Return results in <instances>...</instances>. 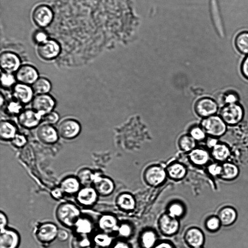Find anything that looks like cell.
<instances>
[{
  "label": "cell",
  "instance_id": "816d5d0a",
  "mask_svg": "<svg viewBox=\"0 0 248 248\" xmlns=\"http://www.w3.org/2000/svg\"><path fill=\"white\" fill-rule=\"evenodd\" d=\"M69 237V232L64 229L59 228L57 239L61 242L67 241Z\"/></svg>",
  "mask_w": 248,
  "mask_h": 248
},
{
  "label": "cell",
  "instance_id": "7dc6e473",
  "mask_svg": "<svg viewBox=\"0 0 248 248\" xmlns=\"http://www.w3.org/2000/svg\"><path fill=\"white\" fill-rule=\"evenodd\" d=\"M153 248H177L173 242L168 239H160Z\"/></svg>",
  "mask_w": 248,
  "mask_h": 248
},
{
  "label": "cell",
  "instance_id": "7bdbcfd3",
  "mask_svg": "<svg viewBox=\"0 0 248 248\" xmlns=\"http://www.w3.org/2000/svg\"><path fill=\"white\" fill-rule=\"evenodd\" d=\"M10 142L15 147L21 148L27 144L28 140L24 134L18 132Z\"/></svg>",
  "mask_w": 248,
  "mask_h": 248
},
{
  "label": "cell",
  "instance_id": "db71d44e",
  "mask_svg": "<svg viewBox=\"0 0 248 248\" xmlns=\"http://www.w3.org/2000/svg\"><path fill=\"white\" fill-rule=\"evenodd\" d=\"M241 71L243 76L248 79V55L242 62Z\"/></svg>",
  "mask_w": 248,
  "mask_h": 248
},
{
  "label": "cell",
  "instance_id": "d6a6232c",
  "mask_svg": "<svg viewBox=\"0 0 248 248\" xmlns=\"http://www.w3.org/2000/svg\"><path fill=\"white\" fill-rule=\"evenodd\" d=\"M35 95L49 93L52 89L51 81L46 78L40 77L32 85Z\"/></svg>",
  "mask_w": 248,
  "mask_h": 248
},
{
  "label": "cell",
  "instance_id": "681fc988",
  "mask_svg": "<svg viewBox=\"0 0 248 248\" xmlns=\"http://www.w3.org/2000/svg\"><path fill=\"white\" fill-rule=\"evenodd\" d=\"M50 196L54 200L60 201L63 199L65 195L58 186L51 190Z\"/></svg>",
  "mask_w": 248,
  "mask_h": 248
},
{
  "label": "cell",
  "instance_id": "f5cc1de1",
  "mask_svg": "<svg viewBox=\"0 0 248 248\" xmlns=\"http://www.w3.org/2000/svg\"><path fill=\"white\" fill-rule=\"evenodd\" d=\"M8 219L6 214L1 211L0 212V230H2L8 227Z\"/></svg>",
  "mask_w": 248,
  "mask_h": 248
},
{
  "label": "cell",
  "instance_id": "4316f807",
  "mask_svg": "<svg viewBox=\"0 0 248 248\" xmlns=\"http://www.w3.org/2000/svg\"><path fill=\"white\" fill-rule=\"evenodd\" d=\"M65 196H75L82 186L76 175H69L63 178L59 185Z\"/></svg>",
  "mask_w": 248,
  "mask_h": 248
},
{
  "label": "cell",
  "instance_id": "8d00e7d4",
  "mask_svg": "<svg viewBox=\"0 0 248 248\" xmlns=\"http://www.w3.org/2000/svg\"><path fill=\"white\" fill-rule=\"evenodd\" d=\"M24 106L12 97L6 101L3 108L8 115L17 117L24 109Z\"/></svg>",
  "mask_w": 248,
  "mask_h": 248
},
{
  "label": "cell",
  "instance_id": "b9f144b4",
  "mask_svg": "<svg viewBox=\"0 0 248 248\" xmlns=\"http://www.w3.org/2000/svg\"><path fill=\"white\" fill-rule=\"evenodd\" d=\"M1 88L4 89H12L17 82L14 73L1 71Z\"/></svg>",
  "mask_w": 248,
  "mask_h": 248
},
{
  "label": "cell",
  "instance_id": "f546056e",
  "mask_svg": "<svg viewBox=\"0 0 248 248\" xmlns=\"http://www.w3.org/2000/svg\"><path fill=\"white\" fill-rule=\"evenodd\" d=\"M135 232V226L131 221L127 220H122L120 221L115 237L129 241L134 236Z\"/></svg>",
  "mask_w": 248,
  "mask_h": 248
},
{
  "label": "cell",
  "instance_id": "5b68a950",
  "mask_svg": "<svg viewBox=\"0 0 248 248\" xmlns=\"http://www.w3.org/2000/svg\"><path fill=\"white\" fill-rule=\"evenodd\" d=\"M60 138L71 140L77 138L81 131V126L77 119L67 117L59 121L57 127Z\"/></svg>",
  "mask_w": 248,
  "mask_h": 248
},
{
  "label": "cell",
  "instance_id": "44dd1931",
  "mask_svg": "<svg viewBox=\"0 0 248 248\" xmlns=\"http://www.w3.org/2000/svg\"><path fill=\"white\" fill-rule=\"evenodd\" d=\"M34 96L31 85L17 82L12 89V97L24 106L31 103Z\"/></svg>",
  "mask_w": 248,
  "mask_h": 248
},
{
  "label": "cell",
  "instance_id": "836d02e7",
  "mask_svg": "<svg viewBox=\"0 0 248 248\" xmlns=\"http://www.w3.org/2000/svg\"><path fill=\"white\" fill-rule=\"evenodd\" d=\"M230 154L229 148L224 143H218L211 149V155L217 160L223 161L226 160Z\"/></svg>",
  "mask_w": 248,
  "mask_h": 248
},
{
  "label": "cell",
  "instance_id": "ac0fdd59",
  "mask_svg": "<svg viewBox=\"0 0 248 248\" xmlns=\"http://www.w3.org/2000/svg\"><path fill=\"white\" fill-rule=\"evenodd\" d=\"M157 230L151 227L143 228L139 232L138 242L140 248H153L161 239Z\"/></svg>",
  "mask_w": 248,
  "mask_h": 248
},
{
  "label": "cell",
  "instance_id": "ffe728a7",
  "mask_svg": "<svg viewBox=\"0 0 248 248\" xmlns=\"http://www.w3.org/2000/svg\"><path fill=\"white\" fill-rule=\"evenodd\" d=\"M61 46L54 40H48L44 43L39 45L37 53L43 60L50 61L56 59L60 54Z\"/></svg>",
  "mask_w": 248,
  "mask_h": 248
},
{
  "label": "cell",
  "instance_id": "7c38bea8",
  "mask_svg": "<svg viewBox=\"0 0 248 248\" xmlns=\"http://www.w3.org/2000/svg\"><path fill=\"white\" fill-rule=\"evenodd\" d=\"M195 113L202 119L217 114L218 106L217 102L209 97L198 99L194 105Z\"/></svg>",
  "mask_w": 248,
  "mask_h": 248
},
{
  "label": "cell",
  "instance_id": "277c9868",
  "mask_svg": "<svg viewBox=\"0 0 248 248\" xmlns=\"http://www.w3.org/2000/svg\"><path fill=\"white\" fill-rule=\"evenodd\" d=\"M157 231L165 237H171L176 235L181 227L180 220L173 217L166 212L161 214L156 221Z\"/></svg>",
  "mask_w": 248,
  "mask_h": 248
},
{
  "label": "cell",
  "instance_id": "6f0895ef",
  "mask_svg": "<svg viewBox=\"0 0 248 248\" xmlns=\"http://www.w3.org/2000/svg\"><path fill=\"white\" fill-rule=\"evenodd\" d=\"M93 248H97V247H96L94 246Z\"/></svg>",
  "mask_w": 248,
  "mask_h": 248
},
{
  "label": "cell",
  "instance_id": "f6af8a7d",
  "mask_svg": "<svg viewBox=\"0 0 248 248\" xmlns=\"http://www.w3.org/2000/svg\"><path fill=\"white\" fill-rule=\"evenodd\" d=\"M220 221L218 218L212 217L208 218L205 222L206 229L210 231H217L219 227Z\"/></svg>",
  "mask_w": 248,
  "mask_h": 248
},
{
  "label": "cell",
  "instance_id": "e575fe53",
  "mask_svg": "<svg viewBox=\"0 0 248 248\" xmlns=\"http://www.w3.org/2000/svg\"><path fill=\"white\" fill-rule=\"evenodd\" d=\"M95 172L88 168L80 169L76 175L82 186H92Z\"/></svg>",
  "mask_w": 248,
  "mask_h": 248
},
{
  "label": "cell",
  "instance_id": "7402d4cb",
  "mask_svg": "<svg viewBox=\"0 0 248 248\" xmlns=\"http://www.w3.org/2000/svg\"><path fill=\"white\" fill-rule=\"evenodd\" d=\"M115 204L118 209L123 212H133L137 207V200L131 192L123 191L119 193L115 198Z\"/></svg>",
  "mask_w": 248,
  "mask_h": 248
},
{
  "label": "cell",
  "instance_id": "74e56055",
  "mask_svg": "<svg viewBox=\"0 0 248 248\" xmlns=\"http://www.w3.org/2000/svg\"><path fill=\"white\" fill-rule=\"evenodd\" d=\"M94 245L89 236H75L72 240V248H93Z\"/></svg>",
  "mask_w": 248,
  "mask_h": 248
},
{
  "label": "cell",
  "instance_id": "52a82bcc",
  "mask_svg": "<svg viewBox=\"0 0 248 248\" xmlns=\"http://www.w3.org/2000/svg\"><path fill=\"white\" fill-rule=\"evenodd\" d=\"M59 230L56 223L51 221L44 222L36 227L35 236L40 243L49 244L57 239Z\"/></svg>",
  "mask_w": 248,
  "mask_h": 248
},
{
  "label": "cell",
  "instance_id": "ab89813d",
  "mask_svg": "<svg viewBox=\"0 0 248 248\" xmlns=\"http://www.w3.org/2000/svg\"><path fill=\"white\" fill-rule=\"evenodd\" d=\"M235 46L238 50L242 54L248 55V32L239 34L235 39Z\"/></svg>",
  "mask_w": 248,
  "mask_h": 248
},
{
  "label": "cell",
  "instance_id": "680465c9",
  "mask_svg": "<svg viewBox=\"0 0 248 248\" xmlns=\"http://www.w3.org/2000/svg\"><path fill=\"white\" fill-rule=\"evenodd\" d=\"M199 248H203L202 247Z\"/></svg>",
  "mask_w": 248,
  "mask_h": 248
},
{
  "label": "cell",
  "instance_id": "5bb4252c",
  "mask_svg": "<svg viewBox=\"0 0 248 248\" xmlns=\"http://www.w3.org/2000/svg\"><path fill=\"white\" fill-rule=\"evenodd\" d=\"M120 220L115 214L104 213L97 218V226L98 231L115 236Z\"/></svg>",
  "mask_w": 248,
  "mask_h": 248
},
{
  "label": "cell",
  "instance_id": "8992f818",
  "mask_svg": "<svg viewBox=\"0 0 248 248\" xmlns=\"http://www.w3.org/2000/svg\"><path fill=\"white\" fill-rule=\"evenodd\" d=\"M219 115L227 125H235L242 121L244 110L238 102L226 104L220 110Z\"/></svg>",
  "mask_w": 248,
  "mask_h": 248
},
{
  "label": "cell",
  "instance_id": "484cf974",
  "mask_svg": "<svg viewBox=\"0 0 248 248\" xmlns=\"http://www.w3.org/2000/svg\"><path fill=\"white\" fill-rule=\"evenodd\" d=\"M94 225L90 217L81 215L74 224L72 230L76 236H89L93 234Z\"/></svg>",
  "mask_w": 248,
  "mask_h": 248
},
{
  "label": "cell",
  "instance_id": "f907efd6",
  "mask_svg": "<svg viewBox=\"0 0 248 248\" xmlns=\"http://www.w3.org/2000/svg\"><path fill=\"white\" fill-rule=\"evenodd\" d=\"M208 172L212 175H219L221 171V167L217 164H211L207 167Z\"/></svg>",
  "mask_w": 248,
  "mask_h": 248
},
{
  "label": "cell",
  "instance_id": "7a4b0ae2",
  "mask_svg": "<svg viewBox=\"0 0 248 248\" xmlns=\"http://www.w3.org/2000/svg\"><path fill=\"white\" fill-rule=\"evenodd\" d=\"M142 177L147 186L153 188L163 186L169 180L165 166L159 163L152 164L146 167L142 172Z\"/></svg>",
  "mask_w": 248,
  "mask_h": 248
},
{
  "label": "cell",
  "instance_id": "603a6c76",
  "mask_svg": "<svg viewBox=\"0 0 248 248\" xmlns=\"http://www.w3.org/2000/svg\"><path fill=\"white\" fill-rule=\"evenodd\" d=\"M20 240V234L16 230L7 227L0 230V248H18Z\"/></svg>",
  "mask_w": 248,
  "mask_h": 248
},
{
  "label": "cell",
  "instance_id": "4fadbf2b",
  "mask_svg": "<svg viewBox=\"0 0 248 248\" xmlns=\"http://www.w3.org/2000/svg\"><path fill=\"white\" fill-rule=\"evenodd\" d=\"M35 134L39 141L46 145L54 144L60 138L57 127L44 122L36 128Z\"/></svg>",
  "mask_w": 248,
  "mask_h": 248
},
{
  "label": "cell",
  "instance_id": "e0dca14e",
  "mask_svg": "<svg viewBox=\"0 0 248 248\" xmlns=\"http://www.w3.org/2000/svg\"><path fill=\"white\" fill-rule=\"evenodd\" d=\"M183 238L188 248L202 247L204 243V235L202 231L195 226L186 228L184 232Z\"/></svg>",
  "mask_w": 248,
  "mask_h": 248
},
{
  "label": "cell",
  "instance_id": "8fae6325",
  "mask_svg": "<svg viewBox=\"0 0 248 248\" xmlns=\"http://www.w3.org/2000/svg\"><path fill=\"white\" fill-rule=\"evenodd\" d=\"M31 104V108L43 116L54 110L56 101L49 93L37 94L35 95Z\"/></svg>",
  "mask_w": 248,
  "mask_h": 248
},
{
  "label": "cell",
  "instance_id": "c3c4849f",
  "mask_svg": "<svg viewBox=\"0 0 248 248\" xmlns=\"http://www.w3.org/2000/svg\"><path fill=\"white\" fill-rule=\"evenodd\" d=\"M110 248H132L128 241L116 238Z\"/></svg>",
  "mask_w": 248,
  "mask_h": 248
},
{
  "label": "cell",
  "instance_id": "11a10c76",
  "mask_svg": "<svg viewBox=\"0 0 248 248\" xmlns=\"http://www.w3.org/2000/svg\"><path fill=\"white\" fill-rule=\"evenodd\" d=\"M205 143L208 148L212 149L218 143V140L216 138L207 136L205 140Z\"/></svg>",
  "mask_w": 248,
  "mask_h": 248
},
{
  "label": "cell",
  "instance_id": "9c48e42d",
  "mask_svg": "<svg viewBox=\"0 0 248 248\" xmlns=\"http://www.w3.org/2000/svg\"><path fill=\"white\" fill-rule=\"evenodd\" d=\"M92 186L99 196L103 197H108L112 195L116 188L115 183L111 178L96 172Z\"/></svg>",
  "mask_w": 248,
  "mask_h": 248
},
{
  "label": "cell",
  "instance_id": "60d3db41",
  "mask_svg": "<svg viewBox=\"0 0 248 248\" xmlns=\"http://www.w3.org/2000/svg\"><path fill=\"white\" fill-rule=\"evenodd\" d=\"M197 142L205 140L207 135L200 125H192L189 128L187 133Z\"/></svg>",
  "mask_w": 248,
  "mask_h": 248
},
{
  "label": "cell",
  "instance_id": "30bf717a",
  "mask_svg": "<svg viewBox=\"0 0 248 248\" xmlns=\"http://www.w3.org/2000/svg\"><path fill=\"white\" fill-rule=\"evenodd\" d=\"M99 197L92 186H82L75 196L77 204L84 208H90L94 206L97 202Z\"/></svg>",
  "mask_w": 248,
  "mask_h": 248
},
{
  "label": "cell",
  "instance_id": "4dcf8cb0",
  "mask_svg": "<svg viewBox=\"0 0 248 248\" xmlns=\"http://www.w3.org/2000/svg\"><path fill=\"white\" fill-rule=\"evenodd\" d=\"M93 234V244L99 248H110L116 238L114 235L99 231Z\"/></svg>",
  "mask_w": 248,
  "mask_h": 248
},
{
  "label": "cell",
  "instance_id": "f1b7e54d",
  "mask_svg": "<svg viewBox=\"0 0 248 248\" xmlns=\"http://www.w3.org/2000/svg\"><path fill=\"white\" fill-rule=\"evenodd\" d=\"M186 207L183 202L173 200L167 204L165 212L172 217L181 220L186 216Z\"/></svg>",
  "mask_w": 248,
  "mask_h": 248
},
{
  "label": "cell",
  "instance_id": "ba28073f",
  "mask_svg": "<svg viewBox=\"0 0 248 248\" xmlns=\"http://www.w3.org/2000/svg\"><path fill=\"white\" fill-rule=\"evenodd\" d=\"M17 124L22 128L36 129L43 122V116L32 108H24L16 117Z\"/></svg>",
  "mask_w": 248,
  "mask_h": 248
},
{
  "label": "cell",
  "instance_id": "d590c367",
  "mask_svg": "<svg viewBox=\"0 0 248 248\" xmlns=\"http://www.w3.org/2000/svg\"><path fill=\"white\" fill-rule=\"evenodd\" d=\"M236 213L232 208L227 207L222 209L218 215V218L220 223L224 226L232 224L235 220Z\"/></svg>",
  "mask_w": 248,
  "mask_h": 248
},
{
  "label": "cell",
  "instance_id": "d4e9b609",
  "mask_svg": "<svg viewBox=\"0 0 248 248\" xmlns=\"http://www.w3.org/2000/svg\"><path fill=\"white\" fill-rule=\"evenodd\" d=\"M185 155L189 163L194 167L203 166L208 163L210 159L208 151L204 148L198 146Z\"/></svg>",
  "mask_w": 248,
  "mask_h": 248
},
{
  "label": "cell",
  "instance_id": "3957f363",
  "mask_svg": "<svg viewBox=\"0 0 248 248\" xmlns=\"http://www.w3.org/2000/svg\"><path fill=\"white\" fill-rule=\"evenodd\" d=\"M200 125L207 136L217 139L224 135L227 130V124L217 114L202 119Z\"/></svg>",
  "mask_w": 248,
  "mask_h": 248
},
{
  "label": "cell",
  "instance_id": "83f0119b",
  "mask_svg": "<svg viewBox=\"0 0 248 248\" xmlns=\"http://www.w3.org/2000/svg\"><path fill=\"white\" fill-rule=\"evenodd\" d=\"M18 133L16 124L9 120H2L0 123V138L3 141H11Z\"/></svg>",
  "mask_w": 248,
  "mask_h": 248
},
{
  "label": "cell",
  "instance_id": "6da1fadb",
  "mask_svg": "<svg viewBox=\"0 0 248 248\" xmlns=\"http://www.w3.org/2000/svg\"><path fill=\"white\" fill-rule=\"evenodd\" d=\"M55 214L56 219L61 225L72 229L82 213L78 204L65 201L58 205Z\"/></svg>",
  "mask_w": 248,
  "mask_h": 248
},
{
  "label": "cell",
  "instance_id": "2e32d148",
  "mask_svg": "<svg viewBox=\"0 0 248 248\" xmlns=\"http://www.w3.org/2000/svg\"><path fill=\"white\" fill-rule=\"evenodd\" d=\"M165 168L168 179L176 182L185 179L188 172L187 166L177 160L170 161Z\"/></svg>",
  "mask_w": 248,
  "mask_h": 248
},
{
  "label": "cell",
  "instance_id": "1f68e13d",
  "mask_svg": "<svg viewBox=\"0 0 248 248\" xmlns=\"http://www.w3.org/2000/svg\"><path fill=\"white\" fill-rule=\"evenodd\" d=\"M177 144L180 151L186 154L197 146V142L187 133L179 138Z\"/></svg>",
  "mask_w": 248,
  "mask_h": 248
},
{
  "label": "cell",
  "instance_id": "d6986e66",
  "mask_svg": "<svg viewBox=\"0 0 248 248\" xmlns=\"http://www.w3.org/2000/svg\"><path fill=\"white\" fill-rule=\"evenodd\" d=\"M0 63L1 71L14 74L22 64L18 55L9 51L1 53Z\"/></svg>",
  "mask_w": 248,
  "mask_h": 248
},
{
  "label": "cell",
  "instance_id": "9f6ffc18",
  "mask_svg": "<svg viewBox=\"0 0 248 248\" xmlns=\"http://www.w3.org/2000/svg\"><path fill=\"white\" fill-rule=\"evenodd\" d=\"M237 101L238 97L235 94H228L225 98V104L237 103Z\"/></svg>",
  "mask_w": 248,
  "mask_h": 248
},
{
  "label": "cell",
  "instance_id": "9a60e30c",
  "mask_svg": "<svg viewBox=\"0 0 248 248\" xmlns=\"http://www.w3.org/2000/svg\"><path fill=\"white\" fill-rule=\"evenodd\" d=\"M15 75L17 82L31 86L40 77L37 68L30 64H21Z\"/></svg>",
  "mask_w": 248,
  "mask_h": 248
},
{
  "label": "cell",
  "instance_id": "f35d334b",
  "mask_svg": "<svg viewBox=\"0 0 248 248\" xmlns=\"http://www.w3.org/2000/svg\"><path fill=\"white\" fill-rule=\"evenodd\" d=\"M238 173V169L234 165L225 163L221 167V171L219 175L223 179L230 180L236 177Z\"/></svg>",
  "mask_w": 248,
  "mask_h": 248
},
{
  "label": "cell",
  "instance_id": "cb8c5ba5",
  "mask_svg": "<svg viewBox=\"0 0 248 248\" xmlns=\"http://www.w3.org/2000/svg\"><path fill=\"white\" fill-rule=\"evenodd\" d=\"M53 18L52 10L47 5L37 6L32 13V19L38 26L44 28L48 26Z\"/></svg>",
  "mask_w": 248,
  "mask_h": 248
},
{
  "label": "cell",
  "instance_id": "ee69618b",
  "mask_svg": "<svg viewBox=\"0 0 248 248\" xmlns=\"http://www.w3.org/2000/svg\"><path fill=\"white\" fill-rule=\"evenodd\" d=\"M60 118L58 112L54 110L43 116L42 122L54 125L59 122Z\"/></svg>",
  "mask_w": 248,
  "mask_h": 248
},
{
  "label": "cell",
  "instance_id": "bcb514c9",
  "mask_svg": "<svg viewBox=\"0 0 248 248\" xmlns=\"http://www.w3.org/2000/svg\"><path fill=\"white\" fill-rule=\"evenodd\" d=\"M33 39L36 43L40 45L48 40V36L44 31H38L34 33Z\"/></svg>",
  "mask_w": 248,
  "mask_h": 248
}]
</instances>
